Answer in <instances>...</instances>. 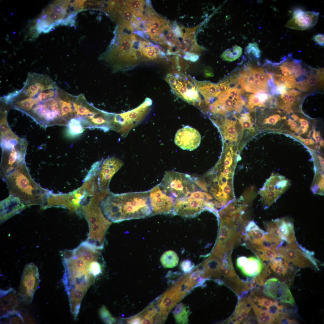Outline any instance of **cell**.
<instances>
[{
    "mask_svg": "<svg viewBox=\"0 0 324 324\" xmlns=\"http://www.w3.org/2000/svg\"><path fill=\"white\" fill-rule=\"evenodd\" d=\"M67 95L49 76L30 73L21 89L2 98L1 101L46 128L64 120L61 104Z\"/></svg>",
    "mask_w": 324,
    "mask_h": 324,
    "instance_id": "cell-1",
    "label": "cell"
},
{
    "mask_svg": "<svg viewBox=\"0 0 324 324\" xmlns=\"http://www.w3.org/2000/svg\"><path fill=\"white\" fill-rule=\"evenodd\" d=\"M148 190L121 194L109 193L100 203L105 217L111 222L152 216Z\"/></svg>",
    "mask_w": 324,
    "mask_h": 324,
    "instance_id": "cell-2",
    "label": "cell"
},
{
    "mask_svg": "<svg viewBox=\"0 0 324 324\" xmlns=\"http://www.w3.org/2000/svg\"><path fill=\"white\" fill-rule=\"evenodd\" d=\"M3 179L7 184L10 194L18 197L26 206L42 205L51 191L34 180L25 161Z\"/></svg>",
    "mask_w": 324,
    "mask_h": 324,
    "instance_id": "cell-3",
    "label": "cell"
},
{
    "mask_svg": "<svg viewBox=\"0 0 324 324\" xmlns=\"http://www.w3.org/2000/svg\"><path fill=\"white\" fill-rule=\"evenodd\" d=\"M105 196L103 193L97 192L82 207L78 214L83 216L89 226V232L86 241L101 250L104 247L107 231L112 224L105 217L99 205Z\"/></svg>",
    "mask_w": 324,
    "mask_h": 324,
    "instance_id": "cell-4",
    "label": "cell"
},
{
    "mask_svg": "<svg viewBox=\"0 0 324 324\" xmlns=\"http://www.w3.org/2000/svg\"><path fill=\"white\" fill-rule=\"evenodd\" d=\"M81 187L67 193L55 194L51 191L45 202L42 205V207H61L78 214L82 207L98 191L97 181L94 178L85 177Z\"/></svg>",
    "mask_w": 324,
    "mask_h": 324,
    "instance_id": "cell-5",
    "label": "cell"
},
{
    "mask_svg": "<svg viewBox=\"0 0 324 324\" xmlns=\"http://www.w3.org/2000/svg\"><path fill=\"white\" fill-rule=\"evenodd\" d=\"M2 154L0 177L2 179L20 164L25 161L27 142L19 137L12 140H0Z\"/></svg>",
    "mask_w": 324,
    "mask_h": 324,
    "instance_id": "cell-6",
    "label": "cell"
},
{
    "mask_svg": "<svg viewBox=\"0 0 324 324\" xmlns=\"http://www.w3.org/2000/svg\"><path fill=\"white\" fill-rule=\"evenodd\" d=\"M159 185L175 200L186 197L200 188L190 175L173 171L166 172Z\"/></svg>",
    "mask_w": 324,
    "mask_h": 324,
    "instance_id": "cell-7",
    "label": "cell"
},
{
    "mask_svg": "<svg viewBox=\"0 0 324 324\" xmlns=\"http://www.w3.org/2000/svg\"><path fill=\"white\" fill-rule=\"evenodd\" d=\"M165 79L178 97L192 104L201 101L196 81L190 76L182 73L169 74Z\"/></svg>",
    "mask_w": 324,
    "mask_h": 324,
    "instance_id": "cell-8",
    "label": "cell"
},
{
    "mask_svg": "<svg viewBox=\"0 0 324 324\" xmlns=\"http://www.w3.org/2000/svg\"><path fill=\"white\" fill-rule=\"evenodd\" d=\"M277 250L280 257L294 266L318 269L316 261L313 256V252L302 247L296 241L287 243L285 245H281Z\"/></svg>",
    "mask_w": 324,
    "mask_h": 324,
    "instance_id": "cell-9",
    "label": "cell"
},
{
    "mask_svg": "<svg viewBox=\"0 0 324 324\" xmlns=\"http://www.w3.org/2000/svg\"><path fill=\"white\" fill-rule=\"evenodd\" d=\"M152 104L151 99L147 98L136 108L114 115L112 121L118 125V131L125 136L133 128L142 121L149 112Z\"/></svg>",
    "mask_w": 324,
    "mask_h": 324,
    "instance_id": "cell-10",
    "label": "cell"
},
{
    "mask_svg": "<svg viewBox=\"0 0 324 324\" xmlns=\"http://www.w3.org/2000/svg\"><path fill=\"white\" fill-rule=\"evenodd\" d=\"M290 181L277 174H272L260 189L261 202L265 208L269 207L290 187Z\"/></svg>",
    "mask_w": 324,
    "mask_h": 324,
    "instance_id": "cell-11",
    "label": "cell"
},
{
    "mask_svg": "<svg viewBox=\"0 0 324 324\" xmlns=\"http://www.w3.org/2000/svg\"><path fill=\"white\" fill-rule=\"evenodd\" d=\"M243 93L242 88L237 87L230 88L222 92L211 104L212 111L226 115L229 111L234 110L237 113L242 111L245 113L243 106L246 104L243 100L242 94Z\"/></svg>",
    "mask_w": 324,
    "mask_h": 324,
    "instance_id": "cell-12",
    "label": "cell"
},
{
    "mask_svg": "<svg viewBox=\"0 0 324 324\" xmlns=\"http://www.w3.org/2000/svg\"><path fill=\"white\" fill-rule=\"evenodd\" d=\"M263 292L277 302L293 306L296 305L294 298L288 285L277 278H271L266 281Z\"/></svg>",
    "mask_w": 324,
    "mask_h": 324,
    "instance_id": "cell-13",
    "label": "cell"
},
{
    "mask_svg": "<svg viewBox=\"0 0 324 324\" xmlns=\"http://www.w3.org/2000/svg\"><path fill=\"white\" fill-rule=\"evenodd\" d=\"M148 191L149 203L152 216L172 213L174 199L164 192L159 184Z\"/></svg>",
    "mask_w": 324,
    "mask_h": 324,
    "instance_id": "cell-14",
    "label": "cell"
},
{
    "mask_svg": "<svg viewBox=\"0 0 324 324\" xmlns=\"http://www.w3.org/2000/svg\"><path fill=\"white\" fill-rule=\"evenodd\" d=\"M123 161L120 159L111 157L105 159L102 163L98 177V190L108 194L110 181L114 175L122 166Z\"/></svg>",
    "mask_w": 324,
    "mask_h": 324,
    "instance_id": "cell-15",
    "label": "cell"
},
{
    "mask_svg": "<svg viewBox=\"0 0 324 324\" xmlns=\"http://www.w3.org/2000/svg\"><path fill=\"white\" fill-rule=\"evenodd\" d=\"M218 251H232L238 242L240 237L234 224L229 219L221 218Z\"/></svg>",
    "mask_w": 324,
    "mask_h": 324,
    "instance_id": "cell-16",
    "label": "cell"
},
{
    "mask_svg": "<svg viewBox=\"0 0 324 324\" xmlns=\"http://www.w3.org/2000/svg\"><path fill=\"white\" fill-rule=\"evenodd\" d=\"M192 192L186 197L175 200L172 214L184 217H193L206 209L205 201L195 198L192 195Z\"/></svg>",
    "mask_w": 324,
    "mask_h": 324,
    "instance_id": "cell-17",
    "label": "cell"
},
{
    "mask_svg": "<svg viewBox=\"0 0 324 324\" xmlns=\"http://www.w3.org/2000/svg\"><path fill=\"white\" fill-rule=\"evenodd\" d=\"M319 13L315 11H304L297 9L292 14L293 17L285 25L287 28L303 30L314 27L317 22Z\"/></svg>",
    "mask_w": 324,
    "mask_h": 324,
    "instance_id": "cell-18",
    "label": "cell"
},
{
    "mask_svg": "<svg viewBox=\"0 0 324 324\" xmlns=\"http://www.w3.org/2000/svg\"><path fill=\"white\" fill-rule=\"evenodd\" d=\"M201 136L199 132L194 128L186 126L178 130L175 138V144L184 150L191 151L199 146Z\"/></svg>",
    "mask_w": 324,
    "mask_h": 324,
    "instance_id": "cell-19",
    "label": "cell"
},
{
    "mask_svg": "<svg viewBox=\"0 0 324 324\" xmlns=\"http://www.w3.org/2000/svg\"><path fill=\"white\" fill-rule=\"evenodd\" d=\"M26 205L18 197L10 194L0 202V220L3 222L25 209Z\"/></svg>",
    "mask_w": 324,
    "mask_h": 324,
    "instance_id": "cell-20",
    "label": "cell"
},
{
    "mask_svg": "<svg viewBox=\"0 0 324 324\" xmlns=\"http://www.w3.org/2000/svg\"><path fill=\"white\" fill-rule=\"evenodd\" d=\"M275 220L282 241L287 243H291L296 241L294 225L291 220L285 217Z\"/></svg>",
    "mask_w": 324,
    "mask_h": 324,
    "instance_id": "cell-21",
    "label": "cell"
},
{
    "mask_svg": "<svg viewBox=\"0 0 324 324\" xmlns=\"http://www.w3.org/2000/svg\"><path fill=\"white\" fill-rule=\"evenodd\" d=\"M266 232L260 228L254 221H249L245 228L243 239L246 242L255 244L264 245V236Z\"/></svg>",
    "mask_w": 324,
    "mask_h": 324,
    "instance_id": "cell-22",
    "label": "cell"
},
{
    "mask_svg": "<svg viewBox=\"0 0 324 324\" xmlns=\"http://www.w3.org/2000/svg\"><path fill=\"white\" fill-rule=\"evenodd\" d=\"M247 247L252 250L256 256L262 261H269L279 256L277 250L263 245L255 244L246 242Z\"/></svg>",
    "mask_w": 324,
    "mask_h": 324,
    "instance_id": "cell-23",
    "label": "cell"
},
{
    "mask_svg": "<svg viewBox=\"0 0 324 324\" xmlns=\"http://www.w3.org/2000/svg\"><path fill=\"white\" fill-rule=\"evenodd\" d=\"M264 265V263L258 257L252 256L247 258L244 265L240 269L245 276L254 278L260 273Z\"/></svg>",
    "mask_w": 324,
    "mask_h": 324,
    "instance_id": "cell-24",
    "label": "cell"
},
{
    "mask_svg": "<svg viewBox=\"0 0 324 324\" xmlns=\"http://www.w3.org/2000/svg\"><path fill=\"white\" fill-rule=\"evenodd\" d=\"M197 27L187 28L183 37V40L178 45L179 49L185 52H192L199 51L201 49L196 44L194 39V34Z\"/></svg>",
    "mask_w": 324,
    "mask_h": 324,
    "instance_id": "cell-25",
    "label": "cell"
},
{
    "mask_svg": "<svg viewBox=\"0 0 324 324\" xmlns=\"http://www.w3.org/2000/svg\"><path fill=\"white\" fill-rule=\"evenodd\" d=\"M198 91L205 98L204 101L211 98L217 97L221 93L218 83L215 84L208 81H196Z\"/></svg>",
    "mask_w": 324,
    "mask_h": 324,
    "instance_id": "cell-26",
    "label": "cell"
},
{
    "mask_svg": "<svg viewBox=\"0 0 324 324\" xmlns=\"http://www.w3.org/2000/svg\"><path fill=\"white\" fill-rule=\"evenodd\" d=\"M291 265L279 257L269 261L268 266L277 275L284 277L292 270L293 267Z\"/></svg>",
    "mask_w": 324,
    "mask_h": 324,
    "instance_id": "cell-27",
    "label": "cell"
},
{
    "mask_svg": "<svg viewBox=\"0 0 324 324\" xmlns=\"http://www.w3.org/2000/svg\"><path fill=\"white\" fill-rule=\"evenodd\" d=\"M246 299L253 310L259 323L270 324L275 323V319L266 310H264L258 306L253 301L251 297H246Z\"/></svg>",
    "mask_w": 324,
    "mask_h": 324,
    "instance_id": "cell-28",
    "label": "cell"
},
{
    "mask_svg": "<svg viewBox=\"0 0 324 324\" xmlns=\"http://www.w3.org/2000/svg\"><path fill=\"white\" fill-rule=\"evenodd\" d=\"M84 130L80 119L78 118H73L68 123L66 134L67 136L74 138L80 136Z\"/></svg>",
    "mask_w": 324,
    "mask_h": 324,
    "instance_id": "cell-29",
    "label": "cell"
},
{
    "mask_svg": "<svg viewBox=\"0 0 324 324\" xmlns=\"http://www.w3.org/2000/svg\"><path fill=\"white\" fill-rule=\"evenodd\" d=\"M160 261L162 265L164 267L172 268L178 265L179 258L174 251L169 250L163 254L161 256Z\"/></svg>",
    "mask_w": 324,
    "mask_h": 324,
    "instance_id": "cell-30",
    "label": "cell"
},
{
    "mask_svg": "<svg viewBox=\"0 0 324 324\" xmlns=\"http://www.w3.org/2000/svg\"><path fill=\"white\" fill-rule=\"evenodd\" d=\"M190 313L188 307L181 303L176 307L173 312V315L176 322L179 324H186L188 322V317Z\"/></svg>",
    "mask_w": 324,
    "mask_h": 324,
    "instance_id": "cell-31",
    "label": "cell"
},
{
    "mask_svg": "<svg viewBox=\"0 0 324 324\" xmlns=\"http://www.w3.org/2000/svg\"><path fill=\"white\" fill-rule=\"evenodd\" d=\"M125 4L135 15L144 20V1L143 0H128L124 2Z\"/></svg>",
    "mask_w": 324,
    "mask_h": 324,
    "instance_id": "cell-32",
    "label": "cell"
},
{
    "mask_svg": "<svg viewBox=\"0 0 324 324\" xmlns=\"http://www.w3.org/2000/svg\"><path fill=\"white\" fill-rule=\"evenodd\" d=\"M224 126L226 140L231 142H236L237 140L238 133L236 131V122L232 120L226 119Z\"/></svg>",
    "mask_w": 324,
    "mask_h": 324,
    "instance_id": "cell-33",
    "label": "cell"
},
{
    "mask_svg": "<svg viewBox=\"0 0 324 324\" xmlns=\"http://www.w3.org/2000/svg\"><path fill=\"white\" fill-rule=\"evenodd\" d=\"M273 76L274 83L277 86H284L289 88L296 87V81L294 77L285 76L276 74H274Z\"/></svg>",
    "mask_w": 324,
    "mask_h": 324,
    "instance_id": "cell-34",
    "label": "cell"
},
{
    "mask_svg": "<svg viewBox=\"0 0 324 324\" xmlns=\"http://www.w3.org/2000/svg\"><path fill=\"white\" fill-rule=\"evenodd\" d=\"M242 53V48L235 45L232 48L224 51L221 54V57L224 61L231 62L238 58Z\"/></svg>",
    "mask_w": 324,
    "mask_h": 324,
    "instance_id": "cell-35",
    "label": "cell"
},
{
    "mask_svg": "<svg viewBox=\"0 0 324 324\" xmlns=\"http://www.w3.org/2000/svg\"><path fill=\"white\" fill-rule=\"evenodd\" d=\"M311 189L314 194L323 195L324 193V174L323 172L315 173Z\"/></svg>",
    "mask_w": 324,
    "mask_h": 324,
    "instance_id": "cell-36",
    "label": "cell"
},
{
    "mask_svg": "<svg viewBox=\"0 0 324 324\" xmlns=\"http://www.w3.org/2000/svg\"><path fill=\"white\" fill-rule=\"evenodd\" d=\"M286 67L290 77L295 78L294 76L302 69L301 60L292 58L290 60L286 61Z\"/></svg>",
    "mask_w": 324,
    "mask_h": 324,
    "instance_id": "cell-37",
    "label": "cell"
},
{
    "mask_svg": "<svg viewBox=\"0 0 324 324\" xmlns=\"http://www.w3.org/2000/svg\"><path fill=\"white\" fill-rule=\"evenodd\" d=\"M120 16L122 25L130 24V23L137 21L136 17L126 6L122 8Z\"/></svg>",
    "mask_w": 324,
    "mask_h": 324,
    "instance_id": "cell-38",
    "label": "cell"
},
{
    "mask_svg": "<svg viewBox=\"0 0 324 324\" xmlns=\"http://www.w3.org/2000/svg\"><path fill=\"white\" fill-rule=\"evenodd\" d=\"M140 52L142 56L148 59H155L158 54L164 56V54L163 52H161L158 48L152 46L143 47Z\"/></svg>",
    "mask_w": 324,
    "mask_h": 324,
    "instance_id": "cell-39",
    "label": "cell"
},
{
    "mask_svg": "<svg viewBox=\"0 0 324 324\" xmlns=\"http://www.w3.org/2000/svg\"><path fill=\"white\" fill-rule=\"evenodd\" d=\"M74 111L77 115L86 116L88 118H92L95 116V113L91 111L86 107L78 104L76 103H73Z\"/></svg>",
    "mask_w": 324,
    "mask_h": 324,
    "instance_id": "cell-40",
    "label": "cell"
},
{
    "mask_svg": "<svg viewBox=\"0 0 324 324\" xmlns=\"http://www.w3.org/2000/svg\"><path fill=\"white\" fill-rule=\"evenodd\" d=\"M100 317L106 324H112L116 321L109 310L104 306H102L99 311Z\"/></svg>",
    "mask_w": 324,
    "mask_h": 324,
    "instance_id": "cell-41",
    "label": "cell"
},
{
    "mask_svg": "<svg viewBox=\"0 0 324 324\" xmlns=\"http://www.w3.org/2000/svg\"><path fill=\"white\" fill-rule=\"evenodd\" d=\"M245 53L249 56L256 59H258L260 56V50L258 44L255 43L249 44L245 49Z\"/></svg>",
    "mask_w": 324,
    "mask_h": 324,
    "instance_id": "cell-42",
    "label": "cell"
},
{
    "mask_svg": "<svg viewBox=\"0 0 324 324\" xmlns=\"http://www.w3.org/2000/svg\"><path fill=\"white\" fill-rule=\"evenodd\" d=\"M241 127L243 129L254 130L249 113L242 114L237 118Z\"/></svg>",
    "mask_w": 324,
    "mask_h": 324,
    "instance_id": "cell-43",
    "label": "cell"
},
{
    "mask_svg": "<svg viewBox=\"0 0 324 324\" xmlns=\"http://www.w3.org/2000/svg\"><path fill=\"white\" fill-rule=\"evenodd\" d=\"M284 308L283 305H279L278 302L275 301L266 310L275 320L282 313L284 312Z\"/></svg>",
    "mask_w": 324,
    "mask_h": 324,
    "instance_id": "cell-44",
    "label": "cell"
},
{
    "mask_svg": "<svg viewBox=\"0 0 324 324\" xmlns=\"http://www.w3.org/2000/svg\"><path fill=\"white\" fill-rule=\"evenodd\" d=\"M254 302H256L258 305L262 308H265L266 310L271 306L274 302L264 297H259L254 296L252 299Z\"/></svg>",
    "mask_w": 324,
    "mask_h": 324,
    "instance_id": "cell-45",
    "label": "cell"
},
{
    "mask_svg": "<svg viewBox=\"0 0 324 324\" xmlns=\"http://www.w3.org/2000/svg\"><path fill=\"white\" fill-rule=\"evenodd\" d=\"M194 267L192 262L189 260H185L182 261L180 264L182 270L185 273L190 272Z\"/></svg>",
    "mask_w": 324,
    "mask_h": 324,
    "instance_id": "cell-46",
    "label": "cell"
},
{
    "mask_svg": "<svg viewBox=\"0 0 324 324\" xmlns=\"http://www.w3.org/2000/svg\"><path fill=\"white\" fill-rule=\"evenodd\" d=\"M281 119V118L279 115H274L266 118L264 120V123L265 124L274 125Z\"/></svg>",
    "mask_w": 324,
    "mask_h": 324,
    "instance_id": "cell-47",
    "label": "cell"
},
{
    "mask_svg": "<svg viewBox=\"0 0 324 324\" xmlns=\"http://www.w3.org/2000/svg\"><path fill=\"white\" fill-rule=\"evenodd\" d=\"M171 27L172 32L175 37L176 38L182 37V32L178 25L174 24Z\"/></svg>",
    "mask_w": 324,
    "mask_h": 324,
    "instance_id": "cell-48",
    "label": "cell"
},
{
    "mask_svg": "<svg viewBox=\"0 0 324 324\" xmlns=\"http://www.w3.org/2000/svg\"><path fill=\"white\" fill-rule=\"evenodd\" d=\"M324 35L323 34H318L314 36L313 39L317 44L322 46L324 45Z\"/></svg>",
    "mask_w": 324,
    "mask_h": 324,
    "instance_id": "cell-49",
    "label": "cell"
},
{
    "mask_svg": "<svg viewBox=\"0 0 324 324\" xmlns=\"http://www.w3.org/2000/svg\"><path fill=\"white\" fill-rule=\"evenodd\" d=\"M184 53L185 55L184 56V58L186 60L194 62L199 59V56L197 54L189 52H185Z\"/></svg>",
    "mask_w": 324,
    "mask_h": 324,
    "instance_id": "cell-50",
    "label": "cell"
},
{
    "mask_svg": "<svg viewBox=\"0 0 324 324\" xmlns=\"http://www.w3.org/2000/svg\"><path fill=\"white\" fill-rule=\"evenodd\" d=\"M92 122L96 124H102L108 123L106 119L101 116L94 118L92 119Z\"/></svg>",
    "mask_w": 324,
    "mask_h": 324,
    "instance_id": "cell-51",
    "label": "cell"
},
{
    "mask_svg": "<svg viewBox=\"0 0 324 324\" xmlns=\"http://www.w3.org/2000/svg\"><path fill=\"white\" fill-rule=\"evenodd\" d=\"M247 258L245 256H241L237 259L236 266L239 269L241 268L244 266L247 260Z\"/></svg>",
    "mask_w": 324,
    "mask_h": 324,
    "instance_id": "cell-52",
    "label": "cell"
},
{
    "mask_svg": "<svg viewBox=\"0 0 324 324\" xmlns=\"http://www.w3.org/2000/svg\"><path fill=\"white\" fill-rule=\"evenodd\" d=\"M141 318V316L140 314L128 319L127 320V322L130 324L140 323L142 319Z\"/></svg>",
    "mask_w": 324,
    "mask_h": 324,
    "instance_id": "cell-53",
    "label": "cell"
},
{
    "mask_svg": "<svg viewBox=\"0 0 324 324\" xmlns=\"http://www.w3.org/2000/svg\"><path fill=\"white\" fill-rule=\"evenodd\" d=\"M288 96H289V94L287 93V92L286 93H285L284 94H281V96H280V98H281V99H282V102L283 103L282 104L284 105V103L285 104L284 105L283 108L284 107L285 104L286 103V102L287 101V99H288ZM283 106H282V107H283Z\"/></svg>",
    "mask_w": 324,
    "mask_h": 324,
    "instance_id": "cell-54",
    "label": "cell"
},
{
    "mask_svg": "<svg viewBox=\"0 0 324 324\" xmlns=\"http://www.w3.org/2000/svg\"><path fill=\"white\" fill-rule=\"evenodd\" d=\"M287 92L288 93L293 94L296 96L300 94L301 93V92L298 91L294 89L289 90L287 91Z\"/></svg>",
    "mask_w": 324,
    "mask_h": 324,
    "instance_id": "cell-55",
    "label": "cell"
},
{
    "mask_svg": "<svg viewBox=\"0 0 324 324\" xmlns=\"http://www.w3.org/2000/svg\"><path fill=\"white\" fill-rule=\"evenodd\" d=\"M205 74L207 76H213V74L212 73L210 72L209 71L206 70L205 72Z\"/></svg>",
    "mask_w": 324,
    "mask_h": 324,
    "instance_id": "cell-56",
    "label": "cell"
}]
</instances>
